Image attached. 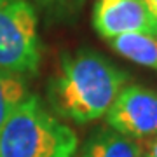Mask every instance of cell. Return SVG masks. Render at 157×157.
Instances as JSON below:
<instances>
[{
    "label": "cell",
    "instance_id": "1",
    "mask_svg": "<svg viewBox=\"0 0 157 157\" xmlns=\"http://www.w3.org/2000/svg\"><path fill=\"white\" fill-rule=\"evenodd\" d=\"M128 82V73L110 59L91 49L67 54L49 86V100L61 117L86 124L103 117L119 91Z\"/></svg>",
    "mask_w": 157,
    "mask_h": 157
},
{
    "label": "cell",
    "instance_id": "2",
    "mask_svg": "<svg viewBox=\"0 0 157 157\" xmlns=\"http://www.w3.org/2000/svg\"><path fill=\"white\" fill-rule=\"evenodd\" d=\"M77 135L30 94L0 129V157H73Z\"/></svg>",
    "mask_w": 157,
    "mask_h": 157
},
{
    "label": "cell",
    "instance_id": "3",
    "mask_svg": "<svg viewBox=\"0 0 157 157\" xmlns=\"http://www.w3.org/2000/svg\"><path fill=\"white\" fill-rule=\"evenodd\" d=\"M39 19L30 0H0V68L19 75L40 65Z\"/></svg>",
    "mask_w": 157,
    "mask_h": 157
},
{
    "label": "cell",
    "instance_id": "4",
    "mask_svg": "<svg viewBox=\"0 0 157 157\" xmlns=\"http://www.w3.org/2000/svg\"><path fill=\"white\" fill-rule=\"evenodd\" d=\"M110 129L135 141L157 135V91L140 84H126L105 113Z\"/></svg>",
    "mask_w": 157,
    "mask_h": 157
},
{
    "label": "cell",
    "instance_id": "5",
    "mask_svg": "<svg viewBox=\"0 0 157 157\" xmlns=\"http://www.w3.org/2000/svg\"><path fill=\"white\" fill-rule=\"evenodd\" d=\"M93 28L101 39L110 40L126 33H157V23L143 0H96Z\"/></svg>",
    "mask_w": 157,
    "mask_h": 157
},
{
    "label": "cell",
    "instance_id": "6",
    "mask_svg": "<svg viewBox=\"0 0 157 157\" xmlns=\"http://www.w3.org/2000/svg\"><path fill=\"white\" fill-rule=\"evenodd\" d=\"M107 42L119 56L157 72V33H126Z\"/></svg>",
    "mask_w": 157,
    "mask_h": 157
},
{
    "label": "cell",
    "instance_id": "7",
    "mask_svg": "<svg viewBox=\"0 0 157 157\" xmlns=\"http://www.w3.org/2000/svg\"><path fill=\"white\" fill-rule=\"evenodd\" d=\"M138 141L113 129H101L86 141L80 157H141Z\"/></svg>",
    "mask_w": 157,
    "mask_h": 157
},
{
    "label": "cell",
    "instance_id": "8",
    "mask_svg": "<svg viewBox=\"0 0 157 157\" xmlns=\"http://www.w3.org/2000/svg\"><path fill=\"white\" fill-rule=\"evenodd\" d=\"M28 96V86L23 75L0 68V129Z\"/></svg>",
    "mask_w": 157,
    "mask_h": 157
},
{
    "label": "cell",
    "instance_id": "9",
    "mask_svg": "<svg viewBox=\"0 0 157 157\" xmlns=\"http://www.w3.org/2000/svg\"><path fill=\"white\" fill-rule=\"evenodd\" d=\"M84 0H44V4L54 6L58 9V12H67V11H77L82 6Z\"/></svg>",
    "mask_w": 157,
    "mask_h": 157
},
{
    "label": "cell",
    "instance_id": "10",
    "mask_svg": "<svg viewBox=\"0 0 157 157\" xmlns=\"http://www.w3.org/2000/svg\"><path fill=\"white\" fill-rule=\"evenodd\" d=\"M141 157H157V135L154 138L148 140V145H147V150L141 154Z\"/></svg>",
    "mask_w": 157,
    "mask_h": 157
},
{
    "label": "cell",
    "instance_id": "11",
    "mask_svg": "<svg viewBox=\"0 0 157 157\" xmlns=\"http://www.w3.org/2000/svg\"><path fill=\"white\" fill-rule=\"evenodd\" d=\"M145 2L147 9H148V12H150V16L154 17V21L157 23V0H143Z\"/></svg>",
    "mask_w": 157,
    "mask_h": 157
},
{
    "label": "cell",
    "instance_id": "12",
    "mask_svg": "<svg viewBox=\"0 0 157 157\" xmlns=\"http://www.w3.org/2000/svg\"><path fill=\"white\" fill-rule=\"evenodd\" d=\"M42 2H44V0H42Z\"/></svg>",
    "mask_w": 157,
    "mask_h": 157
}]
</instances>
